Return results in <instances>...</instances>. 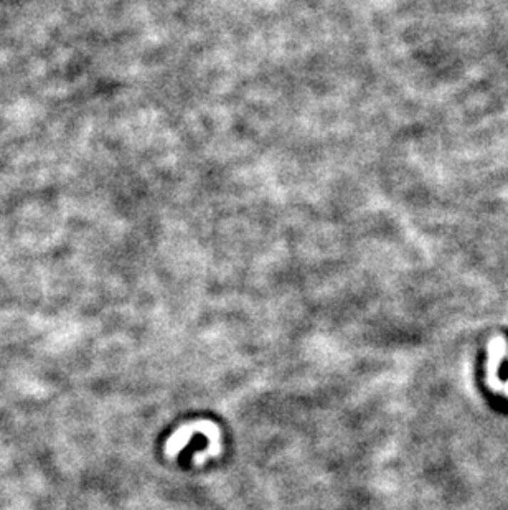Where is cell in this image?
Instances as JSON below:
<instances>
[]
</instances>
